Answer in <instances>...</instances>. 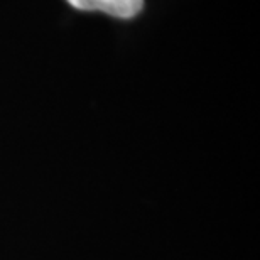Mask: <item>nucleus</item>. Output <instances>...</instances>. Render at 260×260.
I'll list each match as a JSON object with an SVG mask.
<instances>
[{
  "label": "nucleus",
  "mask_w": 260,
  "mask_h": 260,
  "mask_svg": "<svg viewBox=\"0 0 260 260\" xmlns=\"http://www.w3.org/2000/svg\"><path fill=\"white\" fill-rule=\"evenodd\" d=\"M78 10H100L112 17L130 19L144 7V0H66Z\"/></svg>",
  "instance_id": "obj_1"
}]
</instances>
